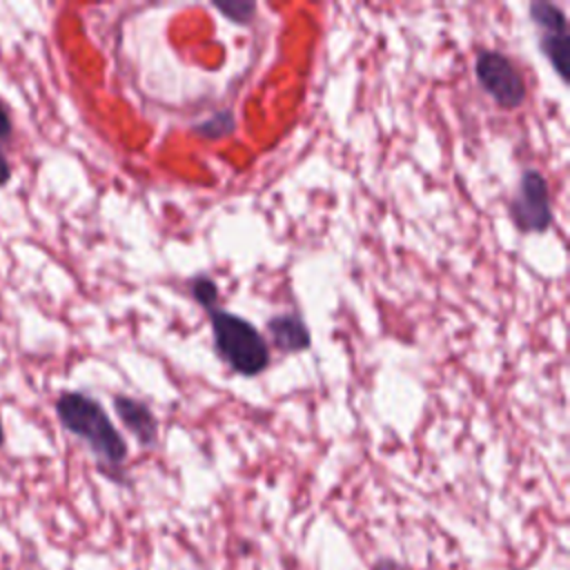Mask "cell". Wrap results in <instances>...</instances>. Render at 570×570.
<instances>
[{
	"instance_id": "4",
	"label": "cell",
	"mask_w": 570,
	"mask_h": 570,
	"mask_svg": "<svg viewBox=\"0 0 570 570\" xmlns=\"http://www.w3.org/2000/svg\"><path fill=\"white\" fill-rule=\"evenodd\" d=\"M510 218L521 234H541L552 225L550 189L539 169H523L514 198L510 200Z\"/></svg>"
},
{
	"instance_id": "5",
	"label": "cell",
	"mask_w": 570,
	"mask_h": 570,
	"mask_svg": "<svg viewBox=\"0 0 570 570\" xmlns=\"http://www.w3.org/2000/svg\"><path fill=\"white\" fill-rule=\"evenodd\" d=\"M114 410L116 416L122 421V425L127 428L129 434H134V439L145 445L151 448L158 439V421L156 414L151 412V407L134 396L127 394H116L114 396Z\"/></svg>"
},
{
	"instance_id": "1",
	"label": "cell",
	"mask_w": 570,
	"mask_h": 570,
	"mask_svg": "<svg viewBox=\"0 0 570 570\" xmlns=\"http://www.w3.org/2000/svg\"><path fill=\"white\" fill-rule=\"evenodd\" d=\"M53 412L58 423L89 448L102 474L120 479L122 463L127 461V443L100 401L87 392L67 390L56 396Z\"/></svg>"
},
{
	"instance_id": "10",
	"label": "cell",
	"mask_w": 570,
	"mask_h": 570,
	"mask_svg": "<svg viewBox=\"0 0 570 570\" xmlns=\"http://www.w3.org/2000/svg\"><path fill=\"white\" fill-rule=\"evenodd\" d=\"M234 125H236L234 114H232L229 109H220V111H216L212 118L198 122V125L194 127V131H196L198 136H203V138L214 140V138H223V136L232 134V131H234Z\"/></svg>"
},
{
	"instance_id": "7",
	"label": "cell",
	"mask_w": 570,
	"mask_h": 570,
	"mask_svg": "<svg viewBox=\"0 0 570 570\" xmlns=\"http://www.w3.org/2000/svg\"><path fill=\"white\" fill-rule=\"evenodd\" d=\"M539 47L546 56V60L554 67L557 76L561 80L568 78V47H570V36L568 31L561 33H543L539 40Z\"/></svg>"
},
{
	"instance_id": "12",
	"label": "cell",
	"mask_w": 570,
	"mask_h": 570,
	"mask_svg": "<svg viewBox=\"0 0 570 570\" xmlns=\"http://www.w3.org/2000/svg\"><path fill=\"white\" fill-rule=\"evenodd\" d=\"M227 20L236 22V24H249L254 13H256V2H247V0H232V2H216L214 4Z\"/></svg>"
},
{
	"instance_id": "6",
	"label": "cell",
	"mask_w": 570,
	"mask_h": 570,
	"mask_svg": "<svg viewBox=\"0 0 570 570\" xmlns=\"http://www.w3.org/2000/svg\"><path fill=\"white\" fill-rule=\"evenodd\" d=\"M267 334L272 345L285 354H296L309 347V327L298 314H274L267 321Z\"/></svg>"
},
{
	"instance_id": "14",
	"label": "cell",
	"mask_w": 570,
	"mask_h": 570,
	"mask_svg": "<svg viewBox=\"0 0 570 570\" xmlns=\"http://www.w3.org/2000/svg\"><path fill=\"white\" fill-rule=\"evenodd\" d=\"M4 445V428H2V419H0V448Z\"/></svg>"
},
{
	"instance_id": "9",
	"label": "cell",
	"mask_w": 570,
	"mask_h": 570,
	"mask_svg": "<svg viewBox=\"0 0 570 570\" xmlns=\"http://www.w3.org/2000/svg\"><path fill=\"white\" fill-rule=\"evenodd\" d=\"M11 138H13V118H11L7 102L0 98V187H7L13 176L11 163L4 151V147H7V142H11Z\"/></svg>"
},
{
	"instance_id": "11",
	"label": "cell",
	"mask_w": 570,
	"mask_h": 570,
	"mask_svg": "<svg viewBox=\"0 0 570 570\" xmlns=\"http://www.w3.org/2000/svg\"><path fill=\"white\" fill-rule=\"evenodd\" d=\"M189 292L196 298V303L207 312L212 307H218V285L207 274H196L189 278Z\"/></svg>"
},
{
	"instance_id": "2",
	"label": "cell",
	"mask_w": 570,
	"mask_h": 570,
	"mask_svg": "<svg viewBox=\"0 0 570 570\" xmlns=\"http://www.w3.org/2000/svg\"><path fill=\"white\" fill-rule=\"evenodd\" d=\"M214 347L220 361L243 376H256L269 365V345L258 327L223 307L207 309Z\"/></svg>"
},
{
	"instance_id": "8",
	"label": "cell",
	"mask_w": 570,
	"mask_h": 570,
	"mask_svg": "<svg viewBox=\"0 0 570 570\" xmlns=\"http://www.w3.org/2000/svg\"><path fill=\"white\" fill-rule=\"evenodd\" d=\"M530 20L543 29V33H561L568 31L566 13L552 2H532L530 4Z\"/></svg>"
},
{
	"instance_id": "3",
	"label": "cell",
	"mask_w": 570,
	"mask_h": 570,
	"mask_svg": "<svg viewBox=\"0 0 570 570\" xmlns=\"http://www.w3.org/2000/svg\"><path fill=\"white\" fill-rule=\"evenodd\" d=\"M474 76L479 87L499 109L514 111L525 102V78L503 51L479 49L474 58Z\"/></svg>"
},
{
	"instance_id": "13",
	"label": "cell",
	"mask_w": 570,
	"mask_h": 570,
	"mask_svg": "<svg viewBox=\"0 0 570 570\" xmlns=\"http://www.w3.org/2000/svg\"><path fill=\"white\" fill-rule=\"evenodd\" d=\"M372 570H407V568L401 566V563H396V561H392V559H381V561L374 563Z\"/></svg>"
}]
</instances>
